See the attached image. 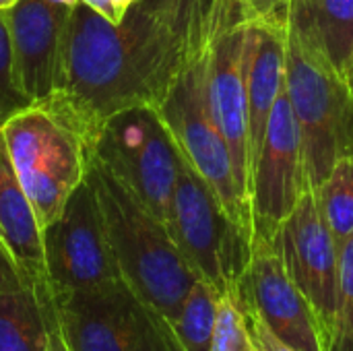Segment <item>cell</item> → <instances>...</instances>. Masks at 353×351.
Wrapping results in <instances>:
<instances>
[{"label":"cell","mask_w":353,"mask_h":351,"mask_svg":"<svg viewBox=\"0 0 353 351\" xmlns=\"http://www.w3.org/2000/svg\"><path fill=\"white\" fill-rule=\"evenodd\" d=\"M192 62L178 37L137 4L116 25L79 2L70 10L54 95L95 143L110 116L134 106L157 108Z\"/></svg>","instance_id":"obj_1"},{"label":"cell","mask_w":353,"mask_h":351,"mask_svg":"<svg viewBox=\"0 0 353 351\" xmlns=\"http://www.w3.org/2000/svg\"><path fill=\"white\" fill-rule=\"evenodd\" d=\"M89 178L101 205L120 277L172 327L184 298L201 277L180 252L168 225L95 157Z\"/></svg>","instance_id":"obj_2"},{"label":"cell","mask_w":353,"mask_h":351,"mask_svg":"<svg viewBox=\"0 0 353 351\" xmlns=\"http://www.w3.org/2000/svg\"><path fill=\"white\" fill-rule=\"evenodd\" d=\"M0 130L12 168L43 230L62 213L68 197L87 178L93 139L56 95L23 108Z\"/></svg>","instance_id":"obj_3"},{"label":"cell","mask_w":353,"mask_h":351,"mask_svg":"<svg viewBox=\"0 0 353 351\" xmlns=\"http://www.w3.org/2000/svg\"><path fill=\"white\" fill-rule=\"evenodd\" d=\"M285 89L300 128L308 186L319 188L337 159L353 153V89L290 27Z\"/></svg>","instance_id":"obj_4"},{"label":"cell","mask_w":353,"mask_h":351,"mask_svg":"<svg viewBox=\"0 0 353 351\" xmlns=\"http://www.w3.org/2000/svg\"><path fill=\"white\" fill-rule=\"evenodd\" d=\"M168 230L180 252L219 296L244 283L252 238L228 215L209 184L182 157Z\"/></svg>","instance_id":"obj_5"},{"label":"cell","mask_w":353,"mask_h":351,"mask_svg":"<svg viewBox=\"0 0 353 351\" xmlns=\"http://www.w3.org/2000/svg\"><path fill=\"white\" fill-rule=\"evenodd\" d=\"M93 157L168 225L182 153L157 108L134 106L110 116Z\"/></svg>","instance_id":"obj_6"},{"label":"cell","mask_w":353,"mask_h":351,"mask_svg":"<svg viewBox=\"0 0 353 351\" xmlns=\"http://www.w3.org/2000/svg\"><path fill=\"white\" fill-rule=\"evenodd\" d=\"M205 54L180 72L157 106V112L170 128L182 157L209 184L228 215L254 238L250 205L238 186L230 147L209 110Z\"/></svg>","instance_id":"obj_7"},{"label":"cell","mask_w":353,"mask_h":351,"mask_svg":"<svg viewBox=\"0 0 353 351\" xmlns=\"http://www.w3.org/2000/svg\"><path fill=\"white\" fill-rule=\"evenodd\" d=\"M54 304L72 351H182L168 321L122 277L54 298Z\"/></svg>","instance_id":"obj_8"},{"label":"cell","mask_w":353,"mask_h":351,"mask_svg":"<svg viewBox=\"0 0 353 351\" xmlns=\"http://www.w3.org/2000/svg\"><path fill=\"white\" fill-rule=\"evenodd\" d=\"M43 257L52 298L120 279L89 174L68 197L62 213L43 228Z\"/></svg>","instance_id":"obj_9"},{"label":"cell","mask_w":353,"mask_h":351,"mask_svg":"<svg viewBox=\"0 0 353 351\" xmlns=\"http://www.w3.org/2000/svg\"><path fill=\"white\" fill-rule=\"evenodd\" d=\"M273 242L331 345L339 304V244L312 186L302 192Z\"/></svg>","instance_id":"obj_10"},{"label":"cell","mask_w":353,"mask_h":351,"mask_svg":"<svg viewBox=\"0 0 353 351\" xmlns=\"http://www.w3.org/2000/svg\"><path fill=\"white\" fill-rule=\"evenodd\" d=\"M308 188L300 128L283 87L265 128L250 178L254 236L275 240L281 223Z\"/></svg>","instance_id":"obj_11"},{"label":"cell","mask_w":353,"mask_h":351,"mask_svg":"<svg viewBox=\"0 0 353 351\" xmlns=\"http://www.w3.org/2000/svg\"><path fill=\"white\" fill-rule=\"evenodd\" d=\"M248 25H236L213 33L207 46V101L221 130L236 170L238 186L250 205L252 149L248 128V97L244 79ZM252 211V209H250Z\"/></svg>","instance_id":"obj_12"},{"label":"cell","mask_w":353,"mask_h":351,"mask_svg":"<svg viewBox=\"0 0 353 351\" xmlns=\"http://www.w3.org/2000/svg\"><path fill=\"white\" fill-rule=\"evenodd\" d=\"M240 292L283 343L296 351H329L327 337L308 300L292 281L275 242L252 238L250 263Z\"/></svg>","instance_id":"obj_13"},{"label":"cell","mask_w":353,"mask_h":351,"mask_svg":"<svg viewBox=\"0 0 353 351\" xmlns=\"http://www.w3.org/2000/svg\"><path fill=\"white\" fill-rule=\"evenodd\" d=\"M70 10L72 6L52 0H19L4 10L14 83L31 103L52 97L58 89Z\"/></svg>","instance_id":"obj_14"},{"label":"cell","mask_w":353,"mask_h":351,"mask_svg":"<svg viewBox=\"0 0 353 351\" xmlns=\"http://www.w3.org/2000/svg\"><path fill=\"white\" fill-rule=\"evenodd\" d=\"M0 242L12 259L25 285L39 298H52L48 285L43 230L35 209L12 168L6 143L0 130Z\"/></svg>","instance_id":"obj_15"},{"label":"cell","mask_w":353,"mask_h":351,"mask_svg":"<svg viewBox=\"0 0 353 351\" xmlns=\"http://www.w3.org/2000/svg\"><path fill=\"white\" fill-rule=\"evenodd\" d=\"M285 39L288 29L250 25L246 37V97L252 166L261 149L269 116L285 87Z\"/></svg>","instance_id":"obj_16"},{"label":"cell","mask_w":353,"mask_h":351,"mask_svg":"<svg viewBox=\"0 0 353 351\" xmlns=\"http://www.w3.org/2000/svg\"><path fill=\"white\" fill-rule=\"evenodd\" d=\"M290 29L347 81L353 66V0H294Z\"/></svg>","instance_id":"obj_17"},{"label":"cell","mask_w":353,"mask_h":351,"mask_svg":"<svg viewBox=\"0 0 353 351\" xmlns=\"http://www.w3.org/2000/svg\"><path fill=\"white\" fill-rule=\"evenodd\" d=\"M31 288L0 294V351H46L48 304Z\"/></svg>","instance_id":"obj_18"},{"label":"cell","mask_w":353,"mask_h":351,"mask_svg":"<svg viewBox=\"0 0 353 351\" xmlns=\"http://www.w3.org/2000/svg\"><path fill=\"white\" fill-rule=\"evenodd\" d=\"M219 0H139L137 6L170 29L192 60L205 54Z\"/></svg>","instance_id":"obj_19"},{"label":"cell","mask_w":353,"mask_h":351,"mask_svg":"<svg viewBox=\"0 0 353 351\" xmlns=\"http://www.w3.org/2000/svg\"><path fill=\"white\" fill-rule=\"evenodd\" d=\"M219 294L205 281L196 279L184 298L176 321L172 323V333L182 351H209L215 319H217Z\"/></svg>","instance_id":"obj_20"},{"label":"cell","mask_w":353,"mask_h":351,"mask_svg":"<svg viewBox=\"0 0 353 351\" xmlns=\"http://www.w3.org/2000/svg\"><path fill=\"white\" fill-rule=\"evenodd\" d=\"M314 190L329 228L341 246L353 234V153L337 159L331 174Z\"/></svg>","instance_id":"obj_21"},{"label":"cell","mask_w":353,"mask_h":351,"mask_svg":"<svg viewBox=\"0 0 353 351\" xmlns=\"http://www.w3.org/2000/svg\"><path fill=\"white\" fill-rule=\"evenodd\" d=\"M292 2L294 0H219L213 33L236 25H267L288 29Z\"/></svg>","instance_id":"obj_22"},{"label":"cell","mask_w":353,"mask_h":351,"mask_svg":"<svg viewBox=\"0 0 353 351\" xmlns=\"http://www.w3.org/2000/svg\"><path fill=\"white\" fill-rule=\"evenodd\" d=\"M209 351H254L250 325L236 294L219 296Z\"/></svg>","instance_id":"obj_23"},{"label":"cell","mask_w":353,"mask_h":351,"mask_svg":"<svg viewBox=\"0 0 353 351\" xmlns=\"http://www.w3.org/2000/svg\"><path fill=\"white\" fill-rule=\"evenodd\" d=\"M329 351H353V234L339 246V304Z\"/></svg>","instance_id":"obj_24"},{"label":"cell","mask_w":353,"mask_h":351,"mask_svg":"<svg viewBox=\"0 0 353 351\" xmlns=\"http://www.w3.org/2000/svg\"><path fill=\"white\" fill-rule=\"evenodd\" d=\"M27 106H31V101L19 91L14 83L10 33H8L6 14L4 10H0V126Z\"/></svg>","instance_id":"obj_25"},{"label":"cell","mask_w":353,"mask_h":351,"mask_svg":"<svg viewBox=\"0 0 353 351\" xmlns=\"http://www.w3.org/2000/svg\"><path fill=\"white\" fill-rule=\"evenodd\" d=\"M244 312H246V319H248V325H250V335H252V345L254 351H296L294 348H290L288 343H283L269 327L267 323L261 319V314L254 310V306L246 300V296L238 290L236 292Z\"/></svg>","instance_id":"obj_26"},{"label":"cell","mask_w":353,"mask_h":351,"mask_svg":"<svg viewBox=\"0 0 353 351\" xmlns=\"http://www.w3.org/2000/svg\"><path fill=\"white\" fill-rule=\"evenodd\" d=\"M81 4L89 6L91 10L99 12L103 19H108L110 23H122L124 17L128 14V10L139 2V0H79Z\"/></svg>","instance_id":"obj_27"},{"label":"cell","mask_w":353,"mask_h":351,"mask_svg":"<svg viewBox=\"0 0 353 351\" xmlns=\"http://www.w3.org/2000/svg\"><path fill=\"white\" fill-rule=\"evenodd\" d=\"M21 288H27L23 277L19 275L12 259L8 257V252L4 250L2 242H0V294L4 292H14V290H21Z\"/></svg>","instance_id":"obj_28"},{"label":"cell","mask_w":353,"mask_h":351,"mask_svg":"<svg viewBox=\"0 0 353 351\" xmlns=\"http://www.w3.org/2000/svg\"><path fill=\"white\" fill-rule=\"evenodd\" d=\"M46 351H72L68 348L64 335H62L54 300L48 304V341H46Z\"/></svg>","instance_id":"obj_29"},{"label":"cell","mask_w":353,"mask_h":351,"mask_svg":"<svg viewBox=\"0 0 353 351\" xmlns=\"http://www.w3.org/2000/svg\"><path fill=\"white\" fill-rule=\"evenodd\" d=\"M19 0H0V10H8L17 4Z\"/></svg>","instance_id":"obj_30"},{"label":"cell","mask_w":353,"mask_h":351,"mask_svg":"<svg viewBox=\"0 0 353 351\" xmlns=\"http://www.w3.org/2000/svg\"><path fill=\"white\" fill-rule=\"evenodd\" d=\"M52 2H58V4H66V6H77L79 0H52Z\"/></svg>","instance_id":"obj_31"},{"label":"cell","mask_w":353,"mask_h":351,"mask_svg":"<svg viewBox=\"0 0 353 351\" xmlns=\"http://www.w3.org/2000/svg\"><path fill=\"white\" fill-rule=\"evenodd\" d=\"M347 83H350V87L353 89V66H352V70H350V74H347Z\"/></svg>","instance_id":"obj_32"}]
</instances>
